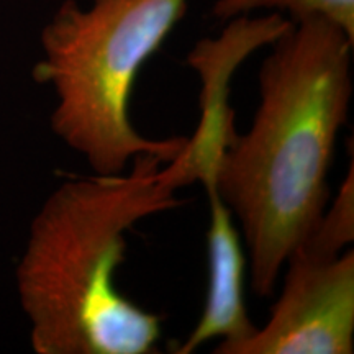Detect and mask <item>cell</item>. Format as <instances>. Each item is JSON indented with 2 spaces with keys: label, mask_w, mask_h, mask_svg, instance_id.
<instances>
[{
  "label": "cell",
  "mask_w": 354,
  "mask_h": 354,
  "mask_svg": "<svg viewBox=\"0 0 354 354\" xmlns=\"http://www.w3.org/2000/svg\"><path fill=\"white\" fill-rule=\"evenodd\" d=\"M259 69V105L250 130L225 149L190 154L240 221L251 290L274 294L292 251L328 205V171L353 95V46L323 19L292 21Z\"/></svg>",
  "instance_id": "1"
},
{
  "label": "cell",
  "mask_w": 354,
  "mask_h": 354,
  "mask_svg": "<svg viewBox=\"0 0 354 354\" xmlns=\"http://www.w3.org/2000/svg\"><path fill=\"white\" fill-rule=\"evenodd\" d=\"M194 183L177 159L145 154L128 174L73 177L53 190L28 230L15 269L37 354H151L161 317L117 289L125 234L141 220L183 205Z\"/></svg>",
  "instance_id": "2"
},
{
  "label": "cell",
  "mask_w": 354,
  "mask_h": 354,
  "mask_svg": "<svg viewBox=\"0 0 354 354\" xmlns=\"http://www.w3.org/2000/svg\"><path fill=\"white\" fill-rule=\"evenodd\" d=\"M189 0H64L41 30L33 79L55 92V135L95 174H120L145 154L171 162L185 136L146 138L130 120L141 68L183 20Z\"/></svg>",
  "instance_id": "3"
},
{
  "label": "cell",
  "mask_w": 354,
  "mask_h": 354,
  "mask_svg": "<svg viewBox=\"0 0 354 354\" xmlns=\"http://www.w3.org/2000/svg\"><path fill=\"white\" fill-rule=\"evenodd\" d=\"M281 297L264 326L220 354H351L354 253L317 258L294 250Z\"/></svg>",
  "instance_id": "4"
},
{
  "label": "cell",
  "mask_w": 354,
  "mask_h": 354,
  "mask_svg": "<svg viewBox=\"0 0 354 354\" xmlns=\"http://www.w3.org/2000/svg\"><path fill=\"white\" fill-rule=\"evenodd\" d=\"M198 180L205 185L210 209V227L207 233L209 289L196 328L190 331L183 344L174 349L177 354L194 353L203 343L216 338L220 342L214 353L220 354L221 349L243 342L258 328L246 310V258L232 212L221 201L209 176H202Z\"/></svg>",
  "instance_id": "5"
},
{
  "label": "cell",
  "mask_w": 354,
  "mask_h": 354,
  "mask_svg": "<svg viewBox=\"0 0 354 354\" xmlns=\"http://www.w3.org/2000/svg\"><path fill=\"white\" fill-rule=\"evenodd\" d=\"M259 10L287 13L290 21L323 19L354 39V0H215L212 15L228 21Z\"/></svg>",
  "instance_id": "6"
},
{
  "label": "cell",
  "mask_w": 354,
  "mask_h": 354,
  "mask_svg": "<svg viewBox=\"0 0 354 354\" xmlns=\"http://www.w3.org/2000/svg\"><path fill=\"white\" fill-rule=\"evenodd\" d=\"M353 161L335 202L323 214L307 238L295 248L317 258H335L354 240V177Z\"/></svg>",
  "instance_id": "7"
}]
</instances>
